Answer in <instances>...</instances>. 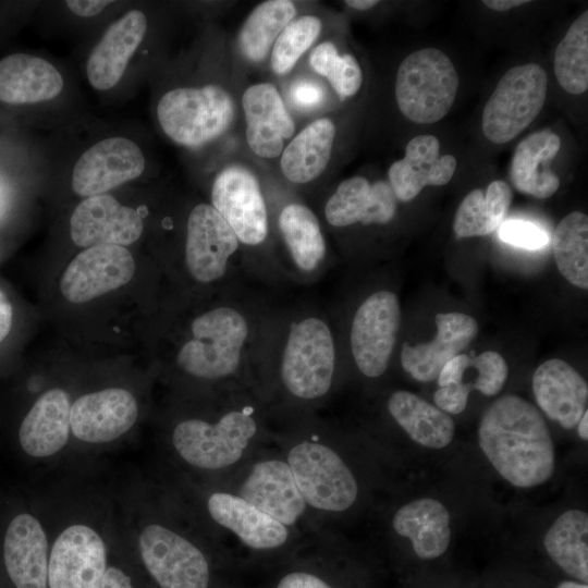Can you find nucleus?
Instances as JSON below:
<instances>
[{"instance_id":"nucleus-1","label":"nucleus","mask_w":588,"mask_h":588,"mask_svg":"<svg viewBox=\"0 0 588 588\" xmlns=\"http://www.w3.org/2000/svg\"><path fill=\"white\" fill-rule=\"evenodd\" d=\"M479 446L494 469L517 488L548 481L555 468V450L539 411L517 395L495 400L478 428Z\"/></svg>"},{"instance_id":"nucleus-2","label":"nucleus","mask_w":588,"mask_h":588,"mask_svg":"<svg viewBox=\"0 0 588 588\" xmlns=\"http://www.w3.org/2000/svg\"><path fill=\"white\" fill-rule=\"evenodd\" d=\"M191 338L181 346L176 362L187 375L204 380L234 376L250 345V319L236 306L211 308L191 323Z\"/></svg>"},{"instance_id":"nucleus-3","label":"nucleus","mask_w":588,"mask_h":588,"mask_svg":"<svg viewBox=\"0 0 588 588\" xmlns=\"http://www.w3.org/2000/svg\"><path fill=\"white\" fill-rule=\"evenodd\" d=\"M335 357L332 331L321 317L309 315L291 322L280 357L283 387L299 400L322 397L332 384Z\"/></svg>"},{"instance_id":"nucleus-4","label":"nucleus","mask_w":588,"mask_h":588,"mask_svg":"<svg viewBox=\"0 0 588 588\" xmlns=\"http://www.w3.org/2000/svg\"><path fill=\"white\" fill-rule=\"evenodd\" d=\"M458 86L460 77L451 59L437 48H422L400 63L396 103L409 121L432 124L449 113Z\"/></svg>"},{"instance_id":"nucleus-5","label":"nucleus","mask_w":588,"mask_h":588,"mask_svg":"<svg viewBox=\"0 0 588 588\" xmlns=\"http://www.w3.org/2000/svg\"><path fill=\"white\" fill-rule=\"evenodd\" d=\"M234 114L231 95L213 84L171 89L157 106V118L166 135L189 148L220 137L232 124Z\"/></svg>"},{"instance_id":"nucleus-6","label":"nucleus","mask_w":588,"mask_h":588,"mask_svg":"<svg viewBox=\"0 0 588 588\" xmlns=\"http://www.w3.org/2000/svg\"><path fill=\"white\" fill-rule=\"evenodd\" d=\"M257 429L249 409H232L215 422L198 418L180 421L173 429L172 444L191 466L217 470L233 465L243 456Z\"/></svg>"},{"instance_id":"nucleus-7","label":"nucleus","mask_w":588,"mask_h":588,"mask_svg":"<svg viewBox=\"0 0 588 588\" xmlns=\"http://www.w3.org/2000/svg\"><path fill=\"white\" fill-rule=\"evenodd\" d=\"M548 91V75L537 63L507 70L487 100L481 119L483 135L505 144L522 133L540 113Z\"/></svg>"},{"instance_id":"nucleus-8","label":"nucleus","mask_w":588,"mask_h":588,"mask_svg":"<svg viewBox=\"0 0 588 588\" xmlns=\"http://www.w3.org/2000/svg\"><path fill=\"white\" fill-rule=\"evenodd\" d=\"M286 463L306 504L321 511L342 512L355 502L356 479L330 446L302 441L290 450Z\"/></svg>"},{"instance_id":"nucleus-9","label":"nucleus","mask_w":588,"mask_h":588,"mask_svg":"<svg viewBox=\"0 0 588 588\" xmlns=\"http://www.w3.org/2000/svg\"><path fill=\"white\" fill-rule=\"evenodd\" d=\"M137 540L142 561L161 588H208L207 559L187 538L151 523L142 528Z\"/></svg>"},{"instance_id":"nucleus-10","label":"nucleus","mask_w":588,"mask_h":588,"mask_svg":"<svg viewBox=\"0 0 588 588\" xmlns=\"http://www.w3.org/2000/svg\"><path fill=\"white\" fill-rule=\"evenodd\" d=\"M401 324L400 301L391 291L370 294L353 317L350 344L358 370L377 378L388 369Z\"/></svg>"},{"instance_id":"nucleus-11","label":"nucleus","mask_w":588,"mask_h":588,"mask_svg":"<svg viewBox=\"0 0 588 588\" xmlns=\"http://www.w3.org/2000/svg\"><path fill=\"white\" fill-rule=\"evenodd\" d=\"M231 226L240 243L260 245L268 234V212L260 185L246 168L230 166L213 180L210 204Z\"/></svg>"},{"instance_id":"nucleus-12","label":"nucleus","mask_w":588,"mask_h":588,"mask_svg":"<svg viewBox=\"0 0 588 588\" xmlns=\"http://www.w3.org/2000/svg\"><path fill=\"white\" fill-rule=\"evenodd\" d=\"M107 547L89 525L72 524L56 538L49 554V588H98L107 569Z\"/></svg>"},{"instance_id":"nucleus-13","label":"nucleus","mask_w":588,"mask_h":588,"mask_svg":"<svg viewBox=\"0 0 588 588\" xmlns=\"http://www.w3.org/2000/svg\"><path fill=\"white\" fill-rule=\"evenodd\" d=\"M240 241L231 226L210 204H199L188 216L185 262L191 275L200 283L223 278Z\"/></svg>"},{"instance_id":"nucleus-14","label":"nucleus","mask_w":588,"mask_h":588,"mask_svg":"<svg viewBox=\"0 0 588 588\" xmlns=\"http://www.w3.org/2000/svg\"><path fill=\"white\" fill-rule=\"evenodd\" d=\"M134 273L135 261L125 247H88L66 267L60 280V290L69 302L85 303L125 285Z\"/></svg>"},{"instance_id":"nucleus-15","label":"nucleus","mask_w":588,"mask_h":588,"mask_svg":"<svg viewBox=\"0 0 588 588\" xmlns=\"http://www.w3.org/2000/svg\"><path fill=\"white\" fill-rule=\"evenodd\" d=\"M144 169L145 157L136 143L108 137L81 155L73 168L72 187L79 196L102 195L138 177Z\"/></svg>"},{"instance_id":"nucleus-16","label":"nucleus","mask_w":588,"mask_h":588,"mask_svg":"<svg viewBox=\"0 0 588 588\" xmlns=\"http://www.w3.org/2000/svg\"><path fill=\"white\" fill-rule=\"evenodd\" d=\"M507 373L506 362L497 352L487 351L475 357L458 354L439 373V389L433 397L436 406L449 414H460L473 390L487 396L497 395L503 389Z\"/></svg>"},{"instance_id":"nucleus-17","label":"nucleus","mask_w":588,"mask_h":588,"mask_svg":"<svg viewBox=\"0 0 588 588\" xmlns=\"http://www.w3.org/2000/svg\"><path fill=\"white\" fill-rule=\"evenodd\" d=\"M143 230L140 215L107 194L86 197L70 220L72 241L86 248L99 245L125 247L136 242Z\"/></svg>"},{"instance_id":"nucleus-18","label":"nucleus","mask_w":588,"mask_h":588,"mask_svg":"<svg viewBox=\"0 0 588 588\" xmlns=\"http://www.w3.org/2000/svg\"><path fill=\"white\" fill-rule=\"evenodd\" d=\"M135 396L122 388H108L79 396L72 405L73 436L87 443H107L126 433L136 422Z\"/></svg>"},{"instance_id":"nucleus-19","label":"nucleus","mask_w":588,"mask_h":588,"mask_svg":"<svg viewBox=\"0 0 588 588\" xmlns=\"http://www.w3.org/2000/svg\"><path fill=\"white\" fill-rule=\"evenodd\" d=\"M434 322L437 335L432 341L415 346L405 342L402 346L403 369L420 382L438 379L446 363L469 345L478 333L476 320L463 313H439Z\"/></svg>"},{"instance_id":"nucleus-20","label":"nucleus","mask_w":588,"mask_h":588,"mask_svg":"<svg viewBox=\"0 0 588 588\" xmlns=\"http://www.w3.org/2000/svg\"><path fill=\"white\" fill-rule=\"evenodd\" d=\"M242 106L250 150L261 158L280 156L284 140L295 132V124L275 86L270 83L249 86L243 94Z\"/></svg>"},{"instance_id":"nucleus-21","label":"nucleus","mask_w":588,"mask_h":588,"mask_svg":"<svg viewBox=\"0 0 588 588\" xmlns=\"http://www.w3.org/2000/svg\"><path fill=\"white\" fill-rule=\"evenodd\" d=\"M397 199L385 181L370 184L364 176L342 181L324 207L327 222L335 228L387 224L395 216Z\"/></svg>"},{"instance_id":"nucleus-22","label":"nucleus","mask_w":588,"mask_h":588,"mask_svg":"<svg viewBox=\"0 0 588 588\" xmlns=\"http://www.w3.org/2000/svg\"><path fill=\"white\" fill-rule=\"evenodd\" d=\"M456 159L440 156V143L433 135H418L405 148V156L388 171L389 184L401 201L414 199L427 185L448 184L454 175Z\"/></svg>"},{"instance_id":"nucleus-23","label":"nucleus","mask_w":588,"mask_h":588,"mask_svg":"<svg viewBox=\"0 0 588 588\" xmlns=\"http://www.w3.org/2000/svg\"><path fill=\"white\" fill-rule=\"evenodd\" d=\"M240 497L285 526L294 525L306 510L286 462L256 463L240 488Z\"/></svg>"},{"instance_id":"nucleus-24","label":"nucleus","mask_w":588,"mask_h":588,"mask_svg":"<svg viewBox=\"0 0 588 588\" xmlns=\"http://www.w3.org/2000/svg\"><path fill=\"white\" fill-rule=\"evenodd\" d=\"M146 30L147 19L139 10L125 13L107 28L86 64L88 82L95 89L108 90L120 82Z\"/></svg>"},{"instance_id":"nucleus-25","label":"nucleus","mask_w":588,"mask_h":588,"mask_svg":"<svg viewBox=\"0 0 588 588\" xmlns=\"http://www.w3.org/2000/svg\"><path fill=\"white\" fill-rule=\"evenodd\" d=\"M532 391L540 409L565 429H573L587 411V382L562 359H549L536 369Z\"/></svg>"},{"instance_id":"nucleus-26","label":"nucleus","mask_w":588,"mask_h":588,"mask_svg":"<svg viewBox=\"0 0 588 588\" xmlns=\"http://www.w3.org/2000/svg\"><path fill=\"white\" fill-rule=\"evenodd\" d=\"M3 558L16 588H47L48 539L34 515L21 513L10 522L4 536Z\"/></svg>"},{"instance_id":"nucleus-27","label":"nucleus","mask_w":588,"mask_h":588,"mask_svg":"<svg viewBox=\"0 0 588 588\" xmlns=\"http://www.w3.org/2000/svg\"><path fill=\"white\" fill-rule=\"evenodd\" d=\"M71 400L62 389L44 392L24 417L19 440L23 451L36 458L49 457L68 443L71 425Z\"/></svg>"},{"instance_id":"nucleus-28","label":"nucleus","mask_w":588,"mask_h":588,"mask_svg":"<svg viewBox=\"0 0 588 588\" xmlns=\"http://www.w3.org/2000/svg\"><path fill=\"white\" fill-rule=\"evenodd\" d=\"M207 509L217 524L235 534L249 548L275 549L289 538L285 525L240 495L215 492L208 498Z\"/></svg>"},{"instance_id":"nucleus-29","label":"nucleus","mask_w":588,"mask_h":588,"mask_svg":"<svg viewBox=\"0 0 588 588\" xmlns=\"http://www.w3.org/2000/svg\"><path fill=\"white\" fill-rule=\"evenodd\" d=\"M60 72L42 58L14 53L0 60V100L27 105L50 100L63 89Z\"/></svg>"},{"instance_id":"nucleus-30","label":"nucleus","mask_w":588,"mask_h":588,"mask_svg":"<svg viewBox=\"0 0 588 588\" xmlns=\"http://www.w3.org/2000/svg\"><path fill=\"white\" fill-rule=\"evenodd\" d=\"M560 147L559 135L549 128L525 137L516 146L511 161L510 177L514 187L539 199L552 196L559 189L560 179L548 164Z\"/></svg>"},{"instance_id":"nucleus-31","label":"nucleus","mask_w":588,"mask_h":588,"mask_svg":"<svg viewBox=\"0 0 588 588\" xmlns=\"http://www.w3.org/2000/svg\"><path fill=\"white\" fill-rule=\"evenodd\" d=\"M392 526L412 541L416 555L424 560L443 554L451 541L449 511L434 499H417L403 505L394 514Z\"/></svg>"},{"instance_id":"nucleus-32","label":"nucleus","mask_w":588,"mask_h":588,"mask_svg":"<svg viewBox=\"0 0 588 588\" xmlns=\"http://www.w3.org/2000/svg\"><path fill=\"white\" fill-rule=\"evenodd\" d=\"M388 409L409 438L422 446L442 449L453 440L455 427L450 415L412 392H393Z\"/></svg>"},{"instance_id":"nucleus-33","label":"nucleus","mask_w":588,"mask_h":588,"mask_svg":"<svg viewBox=\"0 0 588 588\" xmlns=\"http://www.w3.org/2000/svg\"><path fill=\"white\" fill-rule=\"evenodd\" d=\"M335 137V126L327 118L315 120L303 128L281 154L280 167L290 182L305 184L327 168Z\"/></svg>"},{"instance_id":"nucleus-34","label":"nucleus","mask_w":588,"mask_h":588,"mask_svg":"<svg viewBox=\"0 0 588 588\" xmlns=\"http://www.w3.org/2000/svg\"><path fill=\"white\" fill-rule=\"evenodd\" d=\"M278 225L294 266L304 273L317 270L327 247L314 211L298 203L289 204L282 208Z\"/></svg>"},{"instance_id":"nucleus-35","label":"nucleus","mask_w":588,"mask_h":588,"mask_svg":"<svg viewBox=\"0 0 588 588\" xmlns=\"http://www.w3.org/2000/svg\"><path fill=\"white\" fill-rule=\"evenodd\" d=\"M549 556L566 574L583 584L588 581V515L569 510L560 515L544 536Z\"/></svg>"},{"instance_id":"nucleus-36","label":"nucleus","mask_w":588,"mask_h":588,"mask_svg":"<svg viewBox=\"0 0 588 588\" xmlns=\"http://www.w3.org/2000/svg\"><path fill=\"white\" fill-rule=\"evenodd\" d=\"M513 192L501 180L491 182L486 194L470 191L461 201L453 221L457 237L486 236L495 232L504 221L512 203Z\"/></svg>"},{"instance_id":"nucleus-37","label":"nucleus","mask_w":588,"mask_h":588,"mask_svg":"<svg viewBox=\"0 0 588 588\" xmlns=\"http://www.w3.org/2000/svg\"><path fill=\"white\" fill-rule=\"evenodd\" d=\"M295 13L296 8L289 0H269L257 5L238 35L243 56L252 62L262 61Z\"/></svg>"},{"instance_id":"nucleus-38","label":"nucleus","mask_w":588,"mask_h":588,"mask_svg":"<svg viewBox=\"0 0 588 588\" xmlns=\"http://www.w3.org/2000/svg\"><path fill=\"white\" fill-rule=\"evenodd\" d=\"M552 248L561 274L573 285L588 289V217L573 211L555 228Z\"/></svg>"},{"instance_id":"nucleus-39","label":"nucleus","mask_w":588,"mask_h":588,"mask_svg":"<svg viewBox=\"0 0 588 588\" xmlns=\"http://www.w3.org/2000/svg\"><path fill=\"white\" fill-rule=\"evenodd\" d=\"M554 74L568 94L580 95L588 89V11L569 26L554 52Z\"/></svg>"},{"instance_id":"nucleus-40","label":"nucleus","mask_w":588,"mask_h":588,"mask_svg":"<svg viewBox=\"0 0 588 588\" xmlns=\"http://www.w3.org/2000/svg\"><path fill=\"white\" fill-rule=\"evenodd\" d=\"M313 70L324 76L342 98L354 96L363 83L359 63L352 54L340 56L331 41H323L310 53Z\"/></svg>"},{"instance_id":"nucleus-41","label":"nucleus","mask_w":588,"mask_h":588,"mask_svg":"<svg viewBox=\"0 0 588 588\" xmlns=\"http://www.w3.org/2000/svg\"><path fill=\"white\" fill-rule=\"evenodd\" d=\"M321 28L322 23L315 15H303L290 22L272 47L270 62L273 72L279 75L290 72L317 39Z\"/></svg>"},{"instance_id":"nucleus-42","label":"nucleus","mask_w":588,"mask_h":588,"mask_svg":"<svg viewBox=\"0 0 588 588\" xmlns=\"http://www.w3.org/2000/svg\"><path fill=\"white\" fill-rule=\"evenodd\" d=\"M498 234L503 242L529 250H537L549 243V235L544 230L523 220L503 221Z\"/></svg>"},{"instance_id":"nucleus-43","label":"nucleus","mask_w":588,"mask_h":588,"mask_svg":"<svg viewBox=\"0 0 588 588\" xmlns=\"http://www.w3.org/2000/svg\"><path fill=\"white\" fill-rule=\"evenodd\" d=\"M324 89L321 84L311 79H299L292 84L290 98L299 109L310 110L319 107L324 100Z\"/></svg>"},{"instance_id":"nucleus-44","label":"nucleus","mask_w":588,"mask_h":588,"mask_svg":"<svg viewBox=\"0 0 588 588\" xmlns=\"http://www.w3.org/2000/svg\"><path fill=\"white\" fill-rule=\"evenodd\" d=\"M277 588H332L321 578L305 572H293L285 575Z\"/></svg>"},{"instance_id":"nucleus-45","label":"nucleus","mask_w":588,"mask_h":588,"mask_svg":"<svg viewBox=\"0 0 588 588\" xmlns=\"http://www.w3.org/2000/svg\"><path fill=\"white\" fill-rule=\"evenodd\" d=\"M111 1L102 0H68L66 7L76 15L91 17L99 14Z\"/></svg>"},{"instance_id":"nucleus-46","label":"nucleus","mask_w":588,"mask_h":588,"mask_svg":"<svg viewBox=\"0 0 588 588\" xmlns=\"http://www.w3.org/2000/svg\"><path fill=\"white\" fill-rule=\"evenodd\" d=\"M98 588H135L131 577L117 566H108Z\"/></svg>"},{"instance_id":"nucleus-47","label":"nucleus","mask_w":588,"mask_h":588,"mask_svg":"<svg viewBox=\"0 0 588 588\" xmlns=\"http://www.w3.org/2000/svg\"><path fill=\"white\" fill-rule=\"evenodd\" d=\"M13 319V309L12 306L5 296V294L0 290V343L5 339L8 333L11 330Z\"/></svg>"},{"instance_id":"nucleus-48","label":"nucleus","mask_w":588,"mask_h":588,"mask_svg":"<svg viewBox=\"0 0 588 588\" xmlns=\"http://www.w3.org/2000/svg\"><path fill=\"white\" fill-rule=\"evenodd\" d=\"M529 1L525 0H485L483 4L493 11L505 12Z\"/></svg>"},{"instance_id":"nucleus-49","label":"nucleus","mask_w":588,"mask_h":588,"mask_svg":"<svg viewBox=\"0 0 588 588\" xmlns=\"http://www.w3.org/2000/svg\"><path fill=\"white\" fill-rule=\"evenodd\" d=\"M379 1L377 0H346L345 4L352 9L365 11L377 5Z\"/></svg>"},{"instance_id":"nucleus-50","label":"nucleus","mask_w":588,"mask_h":588,"mask_svg":"<svg viewBox=\"0 0 588 588\" xmlns=\"http://www.w3.org/2000/svg\"><path fill=\"white\" fill-rule=\"evenodd\" d=\"M577 430L579 437L584 440H588V411L584 413L579 421L577 422Z\"/></svg>"},{"instance_id":"nucleus-51","label":"nucleus","mask_w":588,"mask_h":588,"mask_svg":"<svg viewBox=\"0 0 588 588\" xmlns=\"http://www.w3.org/2000/svg\"><path fill=\"white\" fill-rule=\"evenodd\" d=\"M558 588H588V586L587 584L566 580V581H562L558 586Z\"/></svg>"}]
</instances>
